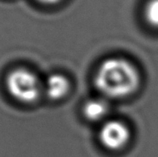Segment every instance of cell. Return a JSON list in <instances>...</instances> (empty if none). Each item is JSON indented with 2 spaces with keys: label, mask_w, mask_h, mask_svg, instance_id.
Masks as SVG:
<instances>
[{
  "label": "cell",
  "mask_w": 158,
  "mask_h": 157,
  "mask_svg": "<svg viewBox=\"0 0 158 157\" xmlns=\"http://www.w3.org/2000/svg\"><path fill=\"white\" fill-rule=\"evenodd\" d=\"M141 84L140 73L130 61L120 57L105 59L98 66L94 85L102 95L122 99L134 94Z\"/></svg>",
  "instance_id": "6da1fadb"
},
{
  "label": "cell",
  "mask_w": 158,
  "mask_h": 157,
  "mask_svg": "<svg viewBox=\"0 0 158 157\" xmlns=\"http://www.w3.org/2000/svg\"><path fill=\"white\" fill-rule=\"evenodd\" d=\"M98 137L106 149L116 151L124 148L130 141L131 131L122 121L109 120L101 126Z\"/></svg>",
  "instance_id": "3957f363"
},
{
  "label": "cell",
  "mask_w": 158,
  "mask_h": 157,
  "mask_svg": "<svg viewBox=\"0 0 158 157\" xmlns=\"http://www.w3.org/2000/svg\"><path fill=\"white\" fill-rule=\"evenodd\" d=\"M7 92L22 103H33L39 98L42 84L34 73L26 68L12 70L5 79Z\"/></svg>",
  "instance_id": "7a4b0ae2"
},
{
  "label": "cell",
  "mask_w": 158,
  "mask_h": 157,
  "mask_svg": "<svg viewBox=\"0 0 158 157\" xmlns=\"http://www.w3.org/2000/svg\"><path fill=\"white\" fill-rule=\"evenodd\" d=\"M144 16L149 25L158 28V0H148L144 8Z\"/></svg>",
  "instance_id": "8992f818"
},
{
  "label": "cell",
  "mask_w": 158,
  "mask_h": 157,
  "mask_svg": "<svg viewBox=\"0 0 158 157\" xmlns=\"http://www.w3.org/2000/svg\"><path fill=\"white\" fill-rule=\"evenodd\" d=\"M108 111H109L108 103L101 98L90 99L83 106V114L85 118L90 121L101 120L107 115Z\"/></svg>",
  "instance_id": "5b68a950"
},
{
  "label": "cell",
  "mask_w": 158,
  "mask_h": 157,
  "mask_svg": "<svg viewBox=\"0 0 158 157\" xmlns=\"http://www.w3.org/2000/svg\"><path fill=\"white\" fill-rule=\"evenodd\" d=\"M70 82L67 77L59 73H53L47 77L44 84V91L51 100H59L67 95Z\"/></svg>",
  "instance_id": "277c9868"
},
{
  "label": "cell",
  "mask_w": 158,
  "mask_h": 157,
  "mask_svg": "<svg viewBox=\"0 0 158 157\" xmlns=\"http://www.w3.org/2000/svg\"><path fill=\"white\" fill-rule=\"evenodd\" d=\"M37 1H39L42 4H46V5H53V4L59 3L62 0H37Z\"/></svg>",
  "instance_id": "52a82bcc"
}]
</instances>
